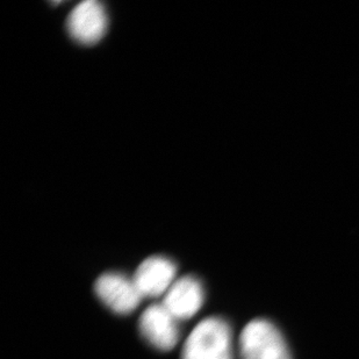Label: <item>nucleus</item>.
Returning a JSON list of instances; mask_svg holds the SVG:
<instances>
[{
    "label": "nucleus",
    "instance_id": "nucleus-7",
    "mask_svg": "<svg viewBox=\"0 0 359 359\" xmlns=\"http://www.w3.org/2000/svg\"><path fill=\"white\" fill-rule=\"evenodd\" d=\"M205 292L203 284L194 276L176 279L166 292L162 304L178 321L189 320L203 307Z\"/></svg>",
    "mask_w": 359,
    "mask_h": 359
},
{
    "label": "nucleus",
    "instance_id": "nucleus-1",
    "mask_svg": "<svg viewBox=\"0 0 359 359\" xmlns=\"http://www.w3.org/2000/svg\"><path fill=\"white\" fill-rule=\"evenodd\" d=\"M182 359H234L229 323L215 316L200 321L184 344Z\"/></svg>",
    "mask_w": 359,
    "mask_h": 359
},
{
    "label": "nucleus",
    "instance_id": "nucleus-3",
    "mask_svg": "<svg viewBox=\"0 0 359 359\" xmlns=\"http://www.w3.org/2000/svg\"><path fill=\"white\" fill-rule=\"evenodd\" d=\"M95 291L104 305L122 316L134 312L143 298L133 279L116 272L100 276L95 281Z\"/></svg>",
    "mask_w": 359,
    "mask_h": 359
},
{
    "label": "nucleus",
    "instance_id": "nucleus-6",
    "mask_svg": "<svg viewBox=\"0 0 359 359\" xmlns=\"http://www.w3.org/2000/svg\"><path fill=\"white\" fill-rule=\"evenodd\" d=\"M176 264L171 259L153 256L136 269L133 280L143 298H157L169 291L176 281Z\"/></svg>",
    "mask_w": 359,
    "mask_h": 359
},
{
    "label": "nucleus",
    "instance_id": "nucleus-2",
    "mask_svg": "<svg viewBox=\"0 0 359 359\" xmlns=\"http://www.w3.org/2000/svg\"><path fill=\"white\" fill-rule=\"evenodd\" d=\"M241 359H292L287 343L268 320L249 322L238 339Z\"/></svg>",
    "mask_w": 359,
    "mask_h": 359
},
{
    "label": "nucleus",
    "instance_id": "nucleus-4",
    "mask_svg": "<svg viewBox=\"0 0 359 359\" xmlns=\"http://www.w3.org/2000/svg\"><path fill=\"white\" fill-rule=\"evenodd\" d=\"M139 328L143 339L161 351H170L180 341L178 320L163 304H154L142 313Z\"/></svg>",
    "mask_w": 359,
    "mask_h": 359
},
{
    "label": "nucleus",
    "instance_id": "nucleus-5",
    "mask_svg": "<svg viewBox=\"0 0 359 359\" xmlns=\"http://www.w3.org/2000/svg\"><path fill=\"white\" fill-rule=\"evenodd\" d=\"M67 27L72 38L79 43H95L104 36L107 28L105 8L95 0L79 3L69 14Z\"/></svg>",
    "mask_w": 359,
    "mask_h": 359
}]
</instances>
